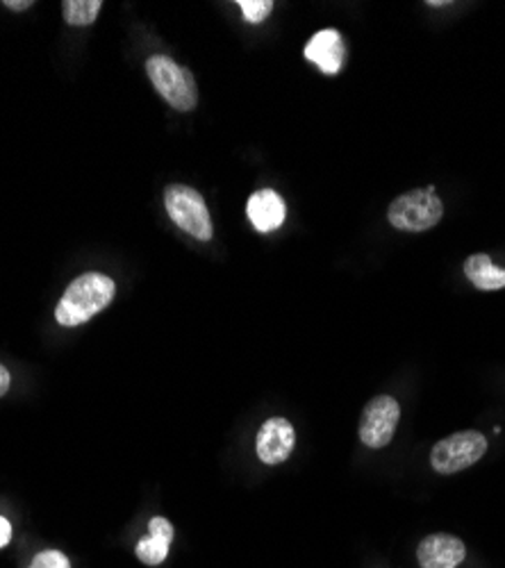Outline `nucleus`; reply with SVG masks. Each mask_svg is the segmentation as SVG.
I'll use <instances>...</instances> for the list:
<instances>
[{"instance_id":"nucleus-7","label":"nucleus","mask_w":505,"mask_h":568,"mask_svg":"<svg viewBox=\"0 0 505 568\" xmlns=\"http://www.w3.org/2000/svg\"><path fill=\"white\" fill-rule=\"evenodd\" d=\"M294 444H296L294 425L287 418L275 416V418H269L260 428L255 450H257L260 462L275 466V464H283L290 459Z\"/></svg>"},{"instance_id":"nucleus-15","label":"nucleus","mask_w":505,"mask_h":568,"mask_svg":"<svg viewBox=\"0 0 505 568\" xmlns=\"http://www.w3.org/2000/svg\"><path fill=\"white\" fill-rule=\"evenodd\" d=\"M30 568H71V561L60 550H43L32 559Z\"/></svg>"},{"instance_id":"nucleus-18","label":"nucleus","mask_w":505,"mask_h":568,"mask_svg":"<svg viewBox=\"0 0 505 568\" xmlns=\"http://www.w3.org/2000/svg\"><path fill=\"white\" fill-rule=\"evenodd\" d=\"M3 6H6V8H10V10H14V12H21V10L32 8V0H23V3H17V0H6Z\"/></svg>"},{"instance_id":"nucleus-16","label":"nucleus","mask_w":505,"mask_h":568,"mask_svg":"<svg viewBox=\"0 0 505 568\" xmlns=\"http://www.w3.org/2000/svg\"><path fill=\"white\" fill-rule=\"evenodd\" d=\"M10 539H12V526H10V520L0 516V548H6V546L10 544Z\"/></svg>"},{"instance_id":"nucleus-9","label":"nucleus","mask_w":505,"mask_h":568,"mask_svg":"<svg viewBox=\"0 0 505 568\" xmlns=\"http://www.w3.org/2000/svg\"><path fill=\"white\" fill-rule=\"evenodd\" d=\"M467 557L465 544L453 535H431L417 548V559L422 568H457Z\"/></svg>"},{"instance_id":"nucleus-1","label":"nucleus","mask_w":505,"mask_h":568,"mask_svg":"<svg viewBox=\"0 0 505 568\" xmlns=\"http://www.w3.org/2000/svg\"><path fill=\"white\" fill-rule=\"evenodd\" d=\"M117 284L103 273L78 275L60 298L55 307V318L64 327H75L101 314L114 298Z\"/></svg>"},{"instance_id":"nucleus-14","label":"nucleus","mask_w":505,"mask_h":568,"mask_svg":"<svg viewBox=\"0 0 505 568\" xmlns=\"http://www.w3.org/2000/svg\"><path fill=\"white\" fill-rule=\"evenodd\" d=\"M238 8H242V14L249 23H262L273 12L271 0H240Z\"/></svg>"},{"instance_id":"nucleus-4","label":"nucleus","mask_w":505,"mask_h":568,"mask_svg":"<svg viewBox=\"0 0 505 568\" xmlns=\"http://www.w3.org/2000/svg\"><path fill=\"white\" fill-rule=\"evenodd\" d=\"M164 207L169 219L199 242L212 240V219L208 205L196 189L188 184H171L164 192Z\"/></svg>"},{"instance_id":"nucleus-12","label":"nucleus","mask_w":505,"mask_h":568,"mask_svg":"<svg viewBox=\"0 0 505 568\" xmlns=\"http://www.w3.org/2000/svg\"><path fill=\"white\" fill-rule=\"evenodd\" d=\"M465 275L481 292H496L505 287V268H498L489 255H472L465 262Z\"/></svg>"},{"instance_id":"nucleus-2","label":"nucleus","mask_w":505,"mask_h":568,"mask_svg":"<svg viewBox=\"0 0 505 568\" xmlns=\"http://www.w3.org/2000/svg\"><path fill=\"white\" fill-rule=\"evenodd\" d=\"M147 73L160 97L178 112H192L199 105V89L190 69L180 67L166 55L147 60Z\"/></svg>"},{"instance_id":"nucleus-13","label":"nucleus","mask_w":505,"mask_h":568,"mask_svg":"<svg viewBox=\"0 0 505 568\" xmlns=\"http://www.w3.org/2000/svg\"><path fill=\"white\" fill-rule=\"evenodd\" d=\"M62 8H64V21L69 26L84 28L97 21L103 3L101 0H67Z\"/></svg>"},{"instance_id":"nucleus-8","label":"nucleus","mask_w":505,"mask_h":568,"mask_svg":"<svg viewBox=\"0 0 505 568\" xmlns=\"http://www.w3.org/2000/svg\"><path fill=\"white\" fill-rule=\"evenodd\" d=\"M305 60L316 64L326 75H337L346 60V45L337 30H321L305 45Z\"/></svg>"},{"instance_id":"nucleus-3","label":"nucleus","mask_w":505,"mask_h":568,"mask_svg":"<svg viewBox=\"0 0 505 568\" xmlns=\"http://www.w3.org/2000/svg\"><path fill=\"white\" fill-rule=\"evenodd\" d=\"M444 216V205L435 194V186L412 189L401 194L387 210V219L396 230L403 232H426L435 227Z\"/></svg>"},{"instance_id":"nucleus-17","label":"nucleus","mask_w":505,"mask_h":568,"mask_svg":"<svg viewBox=\"0 0 505 568\" xmlns=\"http://www.w3.org/2000/svg\"><path fill=\"white\" fill-rule=\"evenodd\" d=\"M10 385H12V377H10V371L0 364V398H3L8 392H10Z\"/></svg>"},{"instance_id":"nucleus-6","label":"nucleus","mask_w":505,"mask_h":568,"mask_svg":"<svg viewBox=\"0 0 505 568\" xmlns=\"http://www.w3.org/2000/svg\"><path fill=\"white\" fill-rule=\"evenodd\" d=\"M398 418V400L392 396L372 398L360 416V442L370 448H385L394 439Z\"/></svg>"},{"instance_id":"nucleus-11","label":"nucleus","mask_w":505,"mask_h":568,"mask_svg":"<svg viewBox=\"0 0 505 568\" xmlns=\"http://www.w3.org/2000/svg\"><path fill=\"white\" fill-rule=\"evenodd\" d=\"M149 532H151V537L137 544L134 552H137V557H140V561H144L149 566H158L169 555V546L173 541V526L164 516H155V518H151Z\"/></svg>"},{"instance_id":"nucleus-5","label":"nucleus","mask_w":505,"mask_h":568,"mask_svg":"<svg viewBox=\"0 0 505 568\" xmlns=\"http://www.w3.org/2000/svg\"><path fill=\"white\" fill-rule=\"evenodd\" d=\"M485 453H487L485 435L476 430H465L437 442L431 453V464L437 473H442V476H453V473L465 470L476 462H481Z\"/></svg>"},{"instance_id":"nucleus-10","label":"nucleus","mask_w":505,"mask_h":568,"mask_svg":"<svg viewBox=\"0 0 505 568\" xmlns=\"http://www.w3.org/2000/svg\"><path fill=\"white\" fill-rule=\"evenodd\" d=\"M246 214L257 232H271V230H279L285 223L287 210H285V201L275 194L273 189H260V192H255L249 199Z\"/></svg>"}]
</instances>
